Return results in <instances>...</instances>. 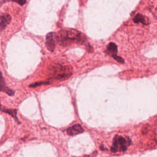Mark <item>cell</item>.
Here are the masks:
<instances>
[{
  "label": "cell",
  "instance_id": "obj_1",
  "mask_svg": "<svg viewBox=\"0 0 157 157\" xmlns=\"http://www.w3.org/2000/svg\"><path fill=\"white\" fill-rule=\"evenodd\" d=\"M56 37H57L60 45H67L73 42L80 44H83L86 42V39L82 33L72 29L59 31Z\"/></svg>",
  "mask_w": 157,
  "mask_h": 157
},
{
  "label": "cell",
  "instance_id": "obj_2",
  "mask_svg": "<svg viewBox=\"0 0 157 157\" xmlns=\"http://www.w3.org/2000/svg\"><path fill=\"white\" fill-rule=\"evenodd\" d=\"M49 71L52 78L59 80L67 79L72 74L71 67L69 66H61L60 64L52 66L50 68Z\"/></svg>",
  "mask_w": 157,
  "mask_h": 157
},
{
  "label": "cell",
  "instance_id": "obj_3",
  "mask_svg": "<svg viewBox=\"0 0 157 157\" xmlns=\"http://www.w3.org/2000/svg\"><path fill=\"white\" fill-rule=\"evenodd\" d=\"M131 144L129 138H124L120 136L116 135L113 140V144L111 147V151L113 153L125 151L128 146Z\"/></svg>",
  "mask_w": 157,
  "mask_h": 157
},
{
  "label": "cell",
  "instance_id": "obj_4",
  "mask_svg": "<svg viewBox=\"0 0 157 157\" xmlns=\"http://www.w3.org/2000/svg\"><path fill=\"white\" fill-rule=\"evenodd\" d=\"M117 52H118L117 47L116 44L113 43V42H110L107 45V49H106V51H105V52L107 53V55L113 57L118 62L121 63H124V59L121 57L117 56Z\"/></svg>",
  "mask_w": 157,
  "mask_h": 157
},
{
  "label": "cell",
  "instance_id": "obj_5",
  "mask_svg": "<svg viewBox=\"0 0 157 157\" xmlns=\"http://www.w3.org/2000/svg\"><path fill=\"white\" fill-rule=\"evenodd\" d=\"M0 91H3L10 96H13L15 94L14 90L9 88L6 86L5 80H4V78L2 76V74L1 71H0Z\"/></svg>",
  "mask_w": 157,
  "mask_h": 157
},
{
  "label": "cell",
  "instance_id": "obj_6",
  "mask_svg": "<svg viewBox=\"0 0 157 157\" xmlns=\"http://www.w3.org/2000/svg\"><path fill=\"white\" fill-rule=\"evenodd\" d=\"M46 47L50 52H53L55 48V41L53 33H49L46 36Z\"/></svg>",
  "mask_w": 157,
  "mask_h": 157
},
{
  "label": "cell",
  "instance_id": "obj_7",
  "mask_svg": "<svg viewBox=\"0 0 157 157\" xmlns=\"http://www.w3.org/2000/svg\"><path fill=\"white\" fill-rule=\"evenodd\" d=\"M66 131H67V134L69 136H74L82 133L84 131V129L81 126V125L78 124H75L72 126L69 127V128L67 129Z\"/></svg>",
  "mask_w": 157,
  "mask_h": 157
},
{
  "label": "cell",
  "instance_id": "obj_8",
  "mask_svg": "<svg viewBox=\"0 0 157 157\" xmlns=\"http://www.w3.org/2000/svg\"><path fill=\"white\" fill-rule=\"evenodd\" d=\"M11 21V17L9 14L4 13L0 16V31L3 30L7 25Z\"/></svg>",
  "mask_w": 157,
  "mask_h": 157
},
{
  "label": "cell",
  "instance_id": "obj_9",
  "mask_svg": "<svg viewBox=\"0 0 157 157\" xmlns=\"http://www.w3.org/2000/svg\"><path fill=\"white\" fill-rule=\"evenodd\" d=\"M1 110L6 113L9 114L11 117H12L14 118L15 121L17 123H20V121L17 117V112L16 109H1Z\"/></svg>",
  "mask_w": 157,
  "mask_h": 157
},
{
  "label": "cell",
  "instance_id": "obj_10",
  "mask_svg": "<svg viewBox=\"0 0 157 157\" xmlns=\"http://www.w3.org/2000/svg\"><path fill=\"white\" fill-rule=\"evenodd\" d=\"M148 19H147L144 15H142V14L140 13H138L133 18V21L134 23H142L144 25H147L148 23H147V20Z\"/></svg>",
  "mask_w": 157,
  "mask_h": 157
},
{
  "label": "cell",
  "instance_id": "obj_11",
  "mask_svg": "<svg viewBox=\"0 0 157 157\" xmlns=\"http://www.w3.org/2000/svg\"><path fill=\"white\" fill-rule=\"evenodd\" d=\"M50 83L48 81H42V82H35L34 83H32L31 85H29V87L30 88H36L37 86H39L40 85H47V84H49Z\"/></svg>",
  "mask_w": 157,
  "mask_h": 157
},
{
  "label": "cell",
  "instance_id": "obj_12",
  "mask_svg": "<svg viewBox=\"0 0 157 157\" xmlns=\"http://www.w3.org/2000/svg\"><path fill=\"white\" fill-rule=\"evenodd\" d=\"M8 1H13V2H17L20 6L24 5L26 3V0H8Z\"/></svg>",
  "mask_w": 157,
  "mask_h": 157
},
{
  "label": "cell",
  "instance_id": "obj_13",
  "mask_svg": "<svg viewBox=\"0 0 157 157\" xmlns=\"http://www.w3.org/2000/svg\"><path fill=\"white\" fill-rule=\"evenodd\" d=\"M0 110H1V104H0Z\"/></svg>",
  "mask_w": 157,
  "mask_h": 157
}]
</instances>
